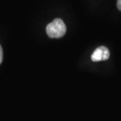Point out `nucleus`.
Instances as JSON below:
<instances>
[{"label":"nucleus","mask_w":121,"mask_h":121,"mask_svg":"<svg viewBox=\"0 0 121 121\" xmlns=\"http://www.w3.org/2000/svg\"><path fill=\"white\" fill-rule=\"evenodd\" d=\"M46 30L49 37L52 39H59L65 35L67 28L65 23L61 19L56 18L48 24Z\"/></svg>","instance_id":"1"},{"label":"nucleus","mask_w":121,"mask_h":121,"mask_svg":"<svg viewBox=\"0 0 121 121\" xmlns=\"http://www.w3.org/2000/svg\"><path fill=\"white\" fill-rule=\"evenodd\" d=\"M109 57H110V51L108 48L104 46H101L97 48L91 56V60L94 62L108 60Z\"/></svg>","instance_id":"2"},{"label":"nucleus","mask_w":121,"mask_h":121,"mask_svg":"<svg viewBox=\"0 0 121 121\" xmlns=\"http://www.w3.org/2000/svg\"><path fill=\"white\" fill-rule=\"evenodd\" d=\"M2 60H3V49L1 46L0 45V65L2 63Z\"/></svg>","instance_id":"3"},{"label":"nucleus","mask_w":121,"mask_h":121,"mask_svg":"<svg viewBox=\"0 0 121 121\" xmlns=\"http://www.w3.org/2000/svg\"><path fill=\"white\" fill-rule=\"evenodd\" d=\"M117 8L118 9L121 11V0H117Z\"/></svg>","instance_id":"4"}]
</instances>
